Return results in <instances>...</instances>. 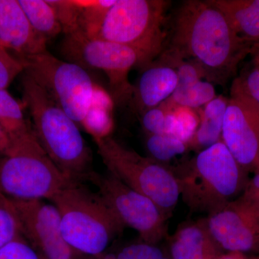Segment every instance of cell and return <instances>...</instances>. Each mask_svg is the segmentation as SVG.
<instances>
[{
  "mask_svg": "<svg viewBox=\"0 0 259 259\" xmlns=\"http://www.w3.org/2000/svg\"><path fill=\"white\" fill-rule=\"evenodd\" d=\"M253 46L233 31L210 0H187L177 10L169 48L162 52L161 60L188 59L202 70L207 81L225 85Z\"/></svg>",
  "mask_w": 259,
  "mask_h": 259,
  "instance_id": "obj_1",
  "label": "cell"
},
{
  "mask_svg": "<svg viewBox=\"0 0 259 259\" xmlns=\"http://www.w3.org/2000/svg\"><path fill=\"white\" fill-rule=\"evenodd\" d=\"M23 101L39 144L51 161L70 180L84 182L94 171L93 153L79 125L46 90L23 73Z\"/></svg>",
  "mask_w": 259,
  "mask_h": 259,
  "instance_id": "obj_2",
  "label": "cell"
},
{
  "mask_svg": "<svg viewBox=\"0 0 259 259\" xmlns=\"http://www.w3.org/2000/svg\"><path fill=\"white\" fill-rule=\"evenodd\" d=\"M172 170L183 202L192 212L207 215L238 198L250 179L222 140Z\"/></svg>",
  "mask_w": 259,
  "mask_h": 259,
  "instance_id": "obj_3",
  "label": "cell"
},
{
  "mask_svg": "<svg viewBox=\"0 0 259 259\" xmlns=\"http://www.w3.org/2000/svg\"><path fill=\"white\" fill-rule=\"evenodd\" d=\"M61 218L65 241L79 254L99 256L126 228L98 192L71 182L49 199Z\"/></svg>",
  "mask_w": 259,
  "mask_h": 259,
  "instance_id": "obj_4",
  "label": "cell"
},
{
  "mask_svg": "<svg viewBox=\"0 0 259 259\" xmlns=\"http://www.w3.org/2000/svg\"><path fill=\"white\" fill-rule=\"evenodd\" d=\"M0 156V193L19 200L50 199L71 182L48 156L33 129L11 139Z\"/></svg>",
  "mask_w": 259,
  "mask_h": 259,
  "instance_id": "obj_5",
  "label": "cell"
},
{
  "mask_svg": "<svg viewBox=\"0 0 259 259\" xmlns=\"http://www.w3.org/2000/svg\"><path fill=\"white\" fill-rule=\"evenodd\" d=\"M95 142L109 173L151 199L167 218L171 217L180 197L171 166L141 156L112 136Z\"/></svg>",
  "mask_w": 259,
  "mask_h": 259,
  "instance_id": "obj_6",
  "label": "cell"
},
{
  "mask_svg": "<svg viewBox=\"0 0 259 259\" xmlns=\"http://www.w3.org/2000/svg\"><path fill=\"white\" fill-rule=\"evenodd\" d=\"M170 3L165 0H117L96 37L138 51L146 69L164 49L163 25Z\"/></svg>",
  "mask_w": 259,
  "mask_h": 259,
  "instance_id": "obj_7",
  "label": "cell"
},
{
  "mask_svg": "<svg viewBox=\"0 0 259 259\" xmlns=\"http://www.w3.org/2000/svg\"><path fill=\"white\" fill-rule=\"evenodd\" d=\"M61 51L66 61L85 69L103 71L108 79L110 95L119 104L132 100L134 86L129 81L130 71L135 66L146 67L142 56L134 49L88 37L81 30L65 35Z\"/></svg>",
  "mask_w": 259,
  "mask_h": 259,
  "instance_id": "obj_8",
  "label": "cell"
},
{
  "mask_svg": "<svg viewBox=\"0 0 259 259\" xmlns=\"http://www.w3.org/2000/svg\"><path fill=\"white\" fill-rule=\"evenodd\" d=\"M25 71L80 126L88 113L95 82L79 65L62 61L48 51L19 59Z\"/></svg>",
  "mask_w": 259,
  "mask_h": 259,
  "instance_id": "obj_9",
  "label": "cell"
},
{
  "mask_svg": "<svg viewBox=\"0 0 259 259\" xmlns=\"http://www.w3.org/2000/svg\"><path fill=\"white\" fill-rule=\"evenodd\" d=\"M88 182L96 186L97 192L125 227L139 233L144 243L155 245L167 236V221L159 207L151 199L111 174L94 171Z\"/></svg>",
  "mask_w": 259,
  "mask_h": 259,
  "instance_id": "obj_10",
  "label": "cell"
},
{
  "mask_svg": "<svg viewBox=\"0 0 259 259\" xmlns=\"http://www.w3.org/2000/svg\"><path fill=\"white\" fill-rule=\"evenodd\" d=\"M221 140L248 173L259 170V103L241 78L232 82Z\"/></svg>",
  "mask_w": 259,
  "mask_h": 259,
  "instance_id": "obj_11",
  "label": "cell"
},
{
  "mask_svg": "<svg viewBox=\"0 0 259 259\" xmlns=\"http://www.w3.org/2000/svg\"><path fill=\"white\" fill-rule=\"evenodd\" d=\"M11 199L23 238L41 259H78L80 254L65 241L60 214L54 204L44 199Z\"/></svg>",
  "mask_w": 259,
  "mask_h": 259,
  "instance_id": "obj_12",
  "label": "cell"
},
{
  "mask_svg": "<svg viewBox=\"0 0 259 259\" xmlns=\"http://www.w3.org/2000/svg\"><path fill=\"white\" fill-rule=\"evenodd\" d=\"M206 221L223 249L259 252V209L241 197L208 214Z\"/></svg>",
  "mask_w": 259,
  "mask_h": 259,
  "instance_id": "obj_13",
  "label": "cell"
},
{
  "mask_svg": "<svg viewBox=\"0 0 259 259\" xmlns=\"http://www.w3.org/2000/svg\"><path fill=\"white\" fill-rule=\"evenodd\" d=\"M47 44L34 31L18 0H0V49L23 59L45 52Z\"/></svg>",
  "mask_w": 259,
  "mask_h": 259,
  "instance_id": "obj_14",
  "label": "cell"
},
{
  "mask_svg": "<svg viewBox=\"0 0 259 259\" xmlns=\"http://www.w3.org/2000/svg\"><path fill=\"white\" fill-rule=\"evenodd\" d=\"M178 76L176 69L165 64L150 65L145 69L134 86L132 102L140 115L161 105L176 90Z\"/></svg>",
  "mask_w": 259,
  "mask_h": 259,
  "instance_id": "obj_15",
  "label": "cell"
},
{
  "mask_svg": "<svg viewBox=\"0 0 259 259\" xmlns=\"http://www.w3.org/2000/svg\"><path fill=\"white\" fill-rule=\"evenodd\" d=\"M167 65L176 69L178 83L176 90L166 100L170 105L199 109L217 97L212 83L202 81L204 74L197 64L190 61H174Z\"/></svg>",
  "mask_w": 259,
  "mask_h": 259,
  "instance_id": "obj_16",
  "label": "cell"
},
{
  "mask_svg": "<svg viewBox=\"0 0 259 259\" xmlns=\"http://www.w3.org/2000/svg\"><path fill=\"white\" fill-rule=\"evenodd\" d=\"M219 248L206 218L180 226L171 238V259H215Z\"/></svg>",
  "mask_w": 259,
  "mask_h": 259,
  "instance_id": "obj_17",
  "label": "cell"
},
{
  "mask_svg": "<svg viewBox=\"0 0 259 259\" xmlns=\"http://www.w3.org/2000/svg\"><path fill=\"white\" fill-rule=\"evenodd\" d=\"M233 31L245 41H259V0H210Z\"/></svg>",
  "mask_w": 259,
  "mask_h": 259,
  "instance_id": "obj_18",
  "label": "cell"
},
{
  "mask_svg": "<svg viewBox=\"0 0 259 259\" xmlns=\"http://www.w3.org/2000/svg\"><path fill=\"white\" fill-rule=\"evenodd\" d=\"M228 98L217 96L201 110L198 129L189 141V150L200 151L221 141Z\"/></svg>",
  "mask_w": 259,
  "mask_h": 259,
  "instance_id": "obj_19",
  "label": "cell"
},
{
  "mask_svg": "<svg viewBox=\"0 0 259 259\" xmlns=\"http://www.w3.org/2000/svg\"><path fill=\"white\" fill-rule=\"evenodd\" d=\"M115 101L110 93L95 83L91 105L81 126L94 141L111 136L114 129Z\"/></svg>",
  "mask_w": 259,
  "mask_h": 259,
  "instance_id": "obj_20",
  "label": "cell"
},
{
  "mask_svg": "<svg viewBox=\"0 0 259 259\" xmlns=\"http://www.w3.org/2000/svg\"><path fill=\"white\" fill-rule=\"evenodd\" d=\"M34 31L49 41L62 32L54 8L47 0H18Z\"/></svg>",
  "mask_w": 259,
  "mask_h": 259,
  "instance_id": "obj_21",
  "label": "cell"
},
{
  "mask_svg": "<svg viewBox=\"0 0 259 259\" xmlns=\"http://www.w3.org/2000/svg\"><path fill=\"white\" fill-rule=\"evenodd\" d=\"M0 126L10 139L32 131V126L24 116L21 105L7 90H0Z\"/></svg>",
  "mask_w": 259,
  "mask_h": 259,
  "instance_id": "obj_22",
  "label": "cell"
},
{
  "mask_svg": "<svg viewBox=\"0 0 259 259\" xmlns=\"http://www.w3.org/2000/svg\"><path fill=\"white\" fill-rule=\"evenodd\" d=\"M117 0H77L80 7L79 30L96 37L110 8Z\"/></svg>",
  "mask_w": 259,
  "mask_h": 259,
  "instance_id": "obj_23",
  "label": "cell"
},
{
  "mask_svg": "<svg viewBox=\"0 0 259 259\" xmlns=\"http://www.w3.org/2000/svg\"><path fill=\"white\" fill-rule=\"evenodd\" d=\"M146 145L149 157L165 165L189 150L187 143L171 135H147Z\"/></svg>",
  "mask_w": 259,
  "mask_h": 259,
  "instance_id": "obj_24",
  "label": "cell"
},
{
  "mask_svg": "<svg viewBox=\"0 0 259 259\" xmlns=\"http://www.w3.org/2000/svg\"><path fill=\"white\" fill-rule=\"evenodd\" d=\"M23 237L12 199L0 193V248Z\"/></svg>",
  "mask_w": 259,
  "mask_h": 259,
  "instance_id": "obj_25",
  "label": "cell"
},
{
  "mask_svg": "<svg viewBox=\"0 0 259 259\" xmlns=\"http://www.w3.org/2000/svg\"><path fill=\"white\" fill-rule=\"evenodd\" d=\"M162 104L171 108L175 114L176 118L175 137L188 144L189 141L193 138L196 131L198 129L200 122V112L197 111L198 109L170 105L166 102Z\"/></svg>",
  "mask_w": 259,
  "mask_h": 259,
  "instance_id": "obj_26",
  "label": "cell"
},
{
  "mask_svg": "<svg viewBox=\"0 0 259 259\" xmlns=\"http://www.w3.org/2000/svg\"><path fill=\"white\" fill-rule=\"evenodd\" d=\"M55 11L65 35L79 30L80 7L77 0H47Z\"/></svg>",
  "mask_w": 259,
  "mask_h": 259,
  "instance_id": "obj_27",
  "label": "cell"
},
{
  "mask_svg": "<svg viewBox=\"0 0 259 259\" xmlns=\"http://www.w3.org/2000/svg\"><path fill=\"white\" fill-rule=\"evenodd\" d=\"M25 71L22 61L0 49V90H7L13 80Z\"/></svg>",
  "mask_w": 259,
  "mask_h": 259,
  "instance_id": "obj_28",
  "label": "cell"
},
{
  "mask_svg": "<svg viewBox=\"0 0 259 259\" xmlns=\"http://www.w3.org/2000/svg\"><path fill=\"white\" fill-rule=\"evenodd\" d=\"M246 72L240 76L247 92L259 103V41L253 44Z\"/></svg>",
  "mask_w": 259,
  "mask_h": 259,
  "instance_id": "obj_29",
  "label": "cell"
},
{
  "mask_svg": "<svg viewBox=\"0 0 259 259\" xmlns=\"http://www.w3.org/2000/svg\"><path fill=\"white\" fill-rule=\"evenodd\" d=\"M0 259H41L28 241L17 238L0 248Z\"/></svg>",
  "mask_w": 259,
  "mask_h": 259,
  "instance_id": "obj_30",
  "label": "cell"
},
{
  "mask_svg": "<svg viewBox=\"0 0 259 259\" xmlns=\"http://www.w3.org/2000/svg\"><path fill=\"white\" fill-rule=\"evenodd\" d=\"M116 259H170L163 254L155 245L142 243L125 247L121 250Z\"/></svg>",
  "mask_w": 259,
  "mask_h": 259,
  "instance_id": "obj_31",
  "label": "cell"
},
{
  "mask_svg": "<svg viewBox=\"0 0 259 259\" xmlns=\"http://www.w3.org/2000/svg\"><path fill=\"white\" fill-rule=\"evenodd\" d=\"M166 110L159 105L141 115V122L146 135L164 134Z\"/></svg>",
  "mask_w": 259,
  "mask_h": 259,
  "instance_id": "obj_32",
  "label": "cell"
},
{
  "mask_svg": "<svg viewBox=\"0 0 259 259\" xmlns=\"http://www.w3.org/2000/svg\"><path fill=\"white\" fill-rule=\"evenodd\" d=\"M240 197L259 209V170L253 174L252 178L249 179L243 194Z\"/></svg>",
  "mask_w": 259,
  "mask_h": 259,
  "instance_id": "obj_33",
  "label": "cell"
},
{
  "mask_svg": "<svg viewBox=\"0 0 259 259\" xmlns=\"http://www.w3.org/2000/svg\"><path fill=\"white\" fill-rule=\"evenodd\" d=\"M11 143L9 135L0 126V156L4 154L9 149Z\"/></svg>",
  "mask_w": 259,
  "mask_h": 259,
  "instance_id": "obj_34",
  "label": "cell"
},
{
  "mask_svg": "<svg viewBox=\"0 0 259 259\" xmlns=\"http://www.w3.org/2000/svg\"><path fill=\"white\" fill-rule=\"evenodd\" d=\"M215 259H249L244 255V253L241 252H230L228 254L218 256ZM255 259H259L255 258Z\"/></svg>",
  "mask_w": 259,
  "mask_h": 259,
  "instance_id": "obj_35",
  "label": "cell"
}]
</instances>
